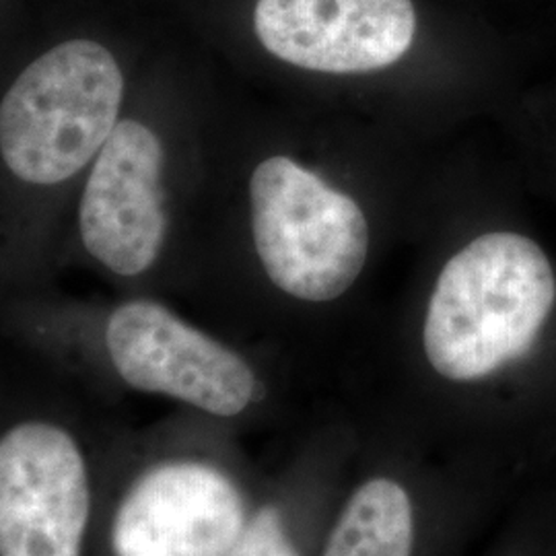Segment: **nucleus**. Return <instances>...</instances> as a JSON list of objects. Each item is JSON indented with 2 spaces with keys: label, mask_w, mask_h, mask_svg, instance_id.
I'll return each mask as SVG.
<instances>
[{
  "label": "nucleus",
  "mask_w": 556,
  "mask_h": 556,
  "mask_svg": "<svg viewBox=\"0 0 556 556\" xmlns=\"http://www.w3.org/2000/svg\"><path fill=\"white\" fill-rule=\"evenodd\" d=\"M555 301V270L534 239L480 236L439 275L422 321L425 357L447 381L491 378L534 346Z\"/></svg>",
  "instance_id": "f03ea898"
},
{
  "label": "nucleus",
  "mask_w": 556,
  "mask_h": 556,
  "mask_svg": "<svg viewBox=\"0 0 556 556\" xmlns=\"http://www.w3.org/2000/svg\"><path fill=\"white\" fill-rule=\"evenodd\" d=\"M264 482L225 425L118 435L98 556H229Z\"/></svg>",
  "instance_id": "f257e3e1"
},
{
  "label": "nucleus",
  "mask_w": 556,
  "mask_h": 556,
  "mask_svg": "<svg viewBox=\"0 0 556 556\" xmlns=\"http://www.w3.org/2000/svg\"><path fill=\"white\" fill-rule=\"evenodd\" d=\"M103 349L128 388L172 397L225 427L256 417L270 397L248 358L157 301L135 299L112 309Z\"/></svg>",
  "instance_id": "423d86ee"
},
{
  "label": "nucleus",
  "mask_w": 556,
  "mask_h": 556,
  "mask_svg": "<svg viewBox=\"0 0 556 556\" xmlns=\"http://www.w3.org/2000/svg\"><path fill=\"white\" fill-rule=\"evenodd\" d=\"M116 439L52 413L4 418L0 556H98Z\"/></svg>",
  "instance_id": "7ed1b4c3"
},
{
  "label": "nucleus",
  "mask_w": 556,
  "mask_h": 556,
  "mask_svg": "<svg viewBox=\"0 0 556 556\" xmlns=\"http://www.w3.org/2000/svg\"><path fill=\"white\" fill-rule=\"evenodd\" d=\"M163 147L151 128L122 119L96 157L80 199L87 252L122 277L144 273L165 239Z\"/></svg>",
  "instance_id": "6e6552de"
},
{
  "label": "nucleus",
  "mask_w": 556,
  "mask_h": 556,
  "mask_svg": "<svg viewBox=\"0 0 556 556\" xmlns=\"http://www.w3.org/2000/svg\"><path fill=\"white\" fill-rule=\"evenodd\" d=\"M418 507L392 472H369L342 489L319 556H417Z\"/></svg>",
  "instance_id": "9d476101"
},
{
  "label": "nucleus",
  "mask_w": 556,
  "mask_h": 556,
  "mask_svg": "<svg viewBox=\"0 0 556 556\" xmlns=\"http://www.w3.org/2000/svg\"><path fill=\"white\" fill-rule=\"evenodd\" d=\"M250 197L260 262L282 293L330 303L357 282L369 254V225L357 200L289 157L262 161Z\"/></svg>",
  "instance_id": "39448f33"
},
{
  "label": "nucleus",
  "mask_w": 556,
  "mask_h": 556,
  "mask_svg": "<svg viewBox=\"0 0 556 556\" xmlns=\"http://www.w3.org/2000/svg\"><path fill=\"white\" fill-rule=\"evenodd\" d=\"M254 29L278 60L357 75L392 66L415 40L413 0H258Z\"/></svg>",
  "instance_id": "0eeeda50"
},
{
  "label": "nucleus",
  "mask_w": 556,
  "mask_h": 556,
  "mask_svg": "<svg viewBox=\"0 0 556 556\" xmlns=\"http://www.w3.org/2000/svg\"><path fill=\"white\" fill-rule=\"evenodd\" d=\"M342 438H299L273 475L229 556H319L342 484Z\"/></svg>",
  "instance_id": "1a4fd4ad"
},
{
  "label": "nucleus",
  "mask_w": 556,
  "mask_h": 556,
  "mask_svg": "<svg viewBox=\"0 0 556 556\" xmlns=\"http://www.w3.org/2000/svg\"><path fill=\"white\" fill-rule=\"evenodd\" d=\"M124 77L98 41L68 40L34 60L0 105V151L29 184L73 178L118 124Z\"/></svg>",
  "instance_id": "20e7f679"
}]
</instances>
